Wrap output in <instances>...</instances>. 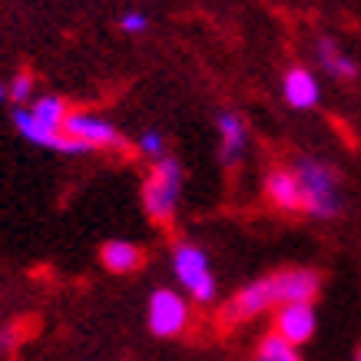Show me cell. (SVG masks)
<instances>
[{
  "instance_id": "6da1fadb",
  "label": "cell",
  "mask_w": 361,
  "mask_h": 361,
  "mask_svg": "<svg viewBox=\"0 0 361 361\" xmlns=\"http://www.w3.org/2000/svg\"><path fill=\"white\" fill-rule=\"evenodd\" d=\"M322 292V275L315 269H282V272L252 279L249 285H242L239 292L226 302L222 318L226 322H252V318L275 312L292 302H315Z\"/></svg>"
},
{
  "instance_id": "7a4b0ae2",
  "label": "cell",
  "mask_w": 361,
  "mask_h": 361,
  "mask_svg": "<svg viewBox=\"0 0 361 361\" xmlns=\"http://www.w3.org/2000/svg\"><path fill=\"white\" fill-rule=\"evenodd\" d=\"M292 173L302 189V212L308 219L331 222L341 216L345 209V192H341V176L338 169L318 156H295Z\"/></svg>"
},
{
  "instance_id": "3957f363",
  "label": "cell",
  "mask_w": 361,
  "mask_h": 361,
  "mask_svg": "<svg viewBox=\"0 0 361 361\" xmlns=\"http://www.w3.org/2000/svg\"><path fill=\"white\" fill-rule=\"evenodd\" d=\"M169 265H173L176 282L186 292V298H192L196 305H212V302H216L219 282H216L209 252L202 249V245H196V242H189V239H179L173 245Z\"/></svg>"
},
{
  "instance_id": "277c9868",
  "label": "cell",
  "mask_w": 361,
  "mask_h": 361,
  "mask_svg": "<svg viewBox=\"0 0 361 361\" xmlns=\"http://www.w3.org/2000/svg\"><path fill=\"white\" fill-rule=\"evenodd\" d=\"M183 163L176 156H163L153 163L149 176L142 179V209L153 222H169L179 212V199H183Z\"/></svg>"
},
{
  "instance_id": "5b68a950",
  "label": "cell",
  "mask_w": 361,
  "mask_h": 361,
  "mask_svg": "<svg viewBox=\"0 0 361 361\" xmlns=\"http://www.w3.org/2000/svg\"><path fill=\"white\" fill-rule=\"evenodd\" d=\"M146 322L156 338H176L189 329V298L176 288H153L149 305H146Z\"/></svg>"
},
{
  "instance_id": "8992f818",
  "label": "cell",
  "mask_w": 361,
  "mask_h": 361,
  "mask_svg": "<svg viewBox=\"0 0 361 361\" xmlns=\"http://www.w3.org/2000/svg\"><path fill=\"white\" fill-rule=\"evenodd\" d=\"M63 133L73 136L77 142H83L90 153L93 149H126V136L120 133V126L99 113H87V110H70V116L63 120Z\"/></svg>"
},
{
  "instance_id": "52a82bcc",
  "label": "cell",
  "mask_w": 361,
  "mask_h": 361,
  "mask_svg": "<svg viewBox=\"0 0 361 361\" xmlns=\"http://www.w3.org/2000/svg\"><path fill=\"white\" fill-rule=\"evenodd\" d=\"M11 123L23 140L33 142V146H40V149H54V153H60V156H87L90 153L83 142H77L73 136H66L63 130H54V126L40 123L30 113V106H13Z\"/></svg>"
},
{
  "instance_id": "ba28073f",
  "label": "cell",
  "mask_w": 361,
  "mask_h": 361,
  "mask_svg": "<svg viewBox=\"0 0 361 361\" xmlns=\"http://www.w3.org/2000/svg\"><path fill=\"white\" fill-rule=\"evenodd\" d=\"M272 331L282 335L285 341H292L295 348L308 345L318 331V312L315 302H292V305H282L272 312Z\"/></svg>"
},
{
  "instance_id": "9c48e42d",
  "label": "cell",
  "mask_w": 361,
  "mask_h": 361,
  "mask_svg": "<svg viewBox=\"0 0 361 361\" xmlns=\"http://www.w3.org/2000/svg\"><path fill=\"white\" fill-rule=\"evenodd\" d=\"M216 133H219V163L239 166L249 153V123L235 110H219L216 116Z\"/></svg>"
},
{
  "instance_id": "30bf717a",
  "label": "cell",
  "mask_w": 361,
  "mask_h": 361,
  "mask_svg": "<svg viewBox=\"0 0 361 361\" xmlns=\"http://www.w3.org/2000/svg\"><path fill=\"white\" fill-rule=\"evenodd\" d=\"M282 99L298 113H308L322 99V83L308 66H288L282 77Z\"/></svg>"
},
{
  "instance_id": "8fae6325",
  "label": "cell",
  "mask_w": 361,
  "mask_h": 361,
  "mask_svg": "<svg viewBox=\"0 0 361 361\" xmlns=\"http://www.w3.org/2000/svg\"><path fill=\"white\" fill-rule=\"evenodd\" d=\"M265 199L282 212H302V189L292 166H275L265 173Z\"/></svg>"
},
{
  "instance_id": "7c38bea8",
  "label": "cell",
  "mask_w": 361,
  "mask_h": 361,
  "mask_svg": "<svg viewBox=\"0 0 361 361\" xmlns=\"http://www.w3.org/2000/svg\"><path fill=\"white\" fill-rule=\"evenodd\" d=\"M315 60L318 66L329 73V77L341 80V83H348V80L358 77V63H355V56L345 54L338 47V40H331V37H318L315 40Z\"/></svg>"
},
{
  "instance_id": "4fadbf2b",
  "label": "cell",
  "mask_w": 361,
  "mask_h": 361,
  "mask_svg": "<svg viewBox=\"0 0 361 361\" xmlns=\"http://www.w3.org/2000/svg\"><path fill=\"white\" fill-rule=\"evenodd\" d=\"M99 262L113 275H130L142 265V249L136 242L110 239V242H103V249H99Z\"/></svg>"
},
{
  "instance_id": "5bb4252c",
  "label": "cell",
  "mask_w": 361,
  "mask_h": 361,
  "mask_svg": "<svg viewBox=\"0 0 361 361\" xmlns=\"http://www.w3.org/2000/svg\"><path fill=\"white\" fill-rule=\"evenodd\" d=\"M255 361H305V358H302V348H295L292 341H285L282 335L269 331L255 345Z\"/></svg>"
},
{
  "instance_id": "9a60e30c",
  "label": "cell",
  "mask_w": 361,
  "mask_h": 361,
  "mask_svg": "<svg viewBox=\"0 0 361 361\" xmlns=\"http://www.w3.org/2000/svg\"><path fill=\"white\" fill-rule=\"evenodd\" d=\"M30 113L40 123L54 126V130H63V120L70 116V106H66L63 97H54V93H44V97H33Z\"/></svg>"
},
{
  "instance_id": "2e32d148",
  "label": "cell",
  "mask_w": 361,
  "mask_h": 361,
  "mask_svg": "<svg viewBox=\"0 0 361 361\" xmlns=\"http://www.w3.org/2000/svg\"><path fill=\"white\" fill-rule=\"evenodd\" d=\"M136 153L146 156V159H153V163H159L166 153V136L156 126H149V130H142L140 136H136Z\"/></svg>"
},
{
  "instance_id": "e0dca14e",
  "label": "cell",
  "mask_w": 361,
  "mask_h": 361,
  "mask_svg": "<svg viewBox=\"0 0 361 361\" xmlns=\"http://www.w3.org/2000/svg\"><path fill=\"white\" fill-rule=\"evenodd\" d=\"M7 99L13 106H30L33 103V77L30 73H13L7 80Z\"/></svg>"
},
{
  "instance_id": "ac0fdd59",
  "label": "cell",
  "mask_w": 361,
  "mask_h": 361,
  "mask_svg": "<svg viewBox=\"0 0 361 361\" xmlns=\"http://www.w3.org/2000/svg\"><path fill=\"white\" fill-rule=\"evenodd\" d=\"M120 30L123 33H146L149 30V17L142 11H126L120 17Z\"/></svg>"
},
{
  "instance_id": "d6986e66",
  "label": "cell",
  "mask_w": 361,
  "mask_h": 361,
  "mask_svg": "<svg viewBox=\"0 0 361 361\" xmlns=\"http://www.w3.org/2000/svg\"><path fill=\"white\" fill-rule=\"evenodd\" d=\"M4 99H7V83L0 80V103H4Z\"/></svg>"
},
{
  "instance_id": "ffe728a7",
  "label": "cell",
  "mask_w": 361,
  "mask_h": 361,
  "mask_svg": "<svg viewBox=\"0 0 361 361\" xmlns=\"http://www.w3.org/2000/svg\"><path fill=\"white\" fill-rule=\"evenodd\" d=\"M355 361H361V345H358V351H355Z\"/></svg>"
}]
</instances>
